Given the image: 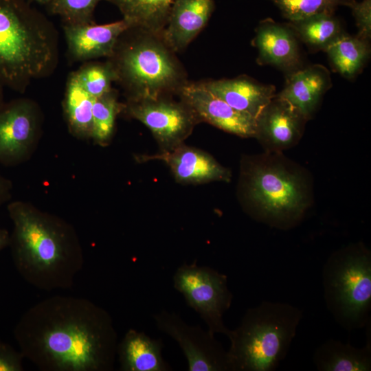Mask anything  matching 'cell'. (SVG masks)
<instances>
[{"label":"cell","mask_w":371,"mask_h":371,"mask_svg":"<svg viewBox=\"0 0 371 371\" xmlns=\"http://www.w3.org/2000/svg\"><path fill=\"white\" fill-rule=\"evenodd\" d=\"M24 358L44 371H111L117 333L110 314L82 297L54 295L27 310L14 329Z\"/></svg>","instance_id":"obj_1"},{"label":"cell","mask_w":371,"mask_h":371,"mask_svg":"<svg viewBox=\"0 0 371 371\" xmlns=\"http://www.w3.org/2000/svg\"><path fill=\"white\" fill-rule=\"evenodd\" d=\"M8 210L13 223L9 246L21 276L45 291L71 288L84 265L73 227L23 202L10 203Z\"/></svg>","instance_id":"obj_2"},{"label":"cell","mask_w":371,"mask_h":371,"mask_svg":"<svg viewBox=\"0 0 371 371\" xmlns=\"http://www.w3.org/2000/svg\"><path fill=\"white\" fill-rule=\"evenodd\" d=\"M54 24L26 0H0V82L23 93L58 63Z\"/></svg>","instance_id":"obj_3"},{"label":"cell","mask_w":371,"mask_h":371,"mask_svg":"<svg viewBox=\"0 0 371 371\" xmlns=\"http://www.w3.org/2000/svg\"><path fill=\"white\" fill-rule=\"evenodd\" d=\"M302 318V311L288 303L264 301L248 308L227 337L230 370H276L285 358Z\"/></svg>","instance_id":"obj_4"},{"label":"cell","mask_w":371,"mask_h":371,"mask_svg":"<svg viewBox=\"0 0 371 371\" xmlns=\"http://www.w3.org/2000/svg\"><path fill=\"white\" fill-rule=\"evenodd\" d=\"M172 52L159 34L128 27L119 37L108 61L129 100L155 99L183 85Z\"/></svg>","instance_id":"obj_5"},{"label":"cell","mask_w":371,"mask_h":371,"mask_svg":"<svg viewBox=\"0 0 371 371\" xmlns=\"http://www.w3.org/2000/svg\"><path fill=\"white\" fill-rule=\"evenodd\" d=\"M324 297L335 320L350 331L370 322L371 254L361 243L332 254L322 270Z\"/></svg>","instance_id":"obj_6"},{"label":"cell","mask_w":371,"mask_h":371,"mask_svg":"<svg viewBox=\"0 0 371 371\" xmlns=\"http://www.w3.org/2000/svg\"><path fill=\"white\" fill-rule=\"evenodd\" d=\"M248 196L260 215L284 224L297 219L307 206L306 186L300 176L279 164L262 163L250 172Z\"/></svg>","instance_id":"obj_7"},{"label":"cell","mask_w":371,"mask_h":371,"mask_svg":"<svg viewBox=\"0 0 371 371\" xmlns=\"http://www.w3.org/2000/svg\"><path fill=\"white\" fill-rule=\"evenodd\" d=\"M173 286L187 304L197 313L212 334L229 336L231 330L223 322V315L230 308L233 295L225 274L196 262L183 263L173 275Z\"/></svg>","instance_id":"obj_8"},{"label":"cell","mask_w":371,"mask_h":371,"mask_svg":"<svg viewBox=\"0 0 371 371\" xmlns=\"http://www.w3.org/2000/svg\"><path fill=\"white\" fill-rule=\"evenodd\" d=\"M153 317L158 330L179 344L188 371H231L227 351L214 334L199 326L189 325L179 315L165 309Z\"/></svg>","instance_id":"obj_9"},{"label":"cell","mask_w":371,"mask_h":371,"mask_svg":"<svg viewBox=\"0 0 371 371\" xmlns=\"http://www.w3.org/2000/svg\"><path fill=\"white\" fill-rule=\"evenodd\" d=\"M124 108L150 130L164 150L181 144L190 134L197 118L186 104L160 98L129 100Z\"/></svg>","instance_id":"obj_10"},{"label":"cell","mask_w":371,"mask_h":371,"mask_svg":"<svg viewBox=\"0 0 371 371\" xmlns=\"http://www.w3.org/2000/svg\"><path fill=\"white\" fill-rule=\"evenodd\" d=\"M36 104L20 98L0 106V163L19 161L33 143L38 128Z\"/></svg>","instance_id":"obj_11"},{"label":"cell","mask_w":371,"mask_h":371,"mask_svg":"<svg viewBox=\"0 0 371 371\" xmlns=\"http://www.w3.org/2000/svg\"><path fill=\"white\" fill-rule=\"evenodd\" d=\"M179 91L184 103L197 118L240 137L256 136V118L232 108L209 91L203 83L183 85Z\"/></svg>","instance_id":"obj_12"},{"label":"cell","mask_w":371,"mask_h":371,"mask_svg":"<svg viewBox=\"0 0 371 371\" xmlns=\"http://www.w3.org/2000/svg\"><path fill=\"white\" fill-rule=\"evenodd\" d=\"M306 120L290 102L276 95L256 117L255 137L267 150L280 151L298 141Z\"/></svg>","instance_id":"obj_13"},{"label":"cell","mask_w":371,"mask_h":371,"mask_svg":"<svg viewBox=\"0 0 371 371\" xmlns=\"http://www.w3.org/2000/svg\"><path fill=\"white\" fill-rule=\"evenodd\" d=\"M129 25L124 19L106 24H63L67 54L74 61L109 58L120 35Z\"/></svg>","instance_id":"obj_14"},{"label":"cell","mask_w":371,"mask_h":371,"mask_svg":"<svg viewBox=\"0 0 371 371\" xmlns=\"http://www.w3.org/2000/svg\"><path fill=\"white\" fill-rule=\"evenodd\" d=\"M146 159L165 161L176 180L183 183H202L214 181H229L230 171L209 154L181 144Z\"/></svg>","instance_id":"obj_15"},{"label":"cell","mask_w":371,"mask_h":371,"mask_svg":"<svg viewBox=\"0 0 371 371\" xmlns=\"http://www.w3.org/2000/svg\"><path fill=\"white\" fill-rule=\"evenodd\" d=\"M214 0H175L160 34L173 52L185 48L207 23Z\"/></svg>","instance_id":"obj_16"},{"label":"cell","mask_w":371,"mask_h":371,"mask_svg":"<svg viewBox=\"0 0 371 371\" xmlns=\"http://www.w3.org/2000/svg\"><path fill=\"white\" fill-rule=\"evenodd\" d=\"M203 84L232 108L256 119L275 97L273 86L260 84L248 78L212 80Z\"/></svg>","instance_id":"obj_17"},{"label":"cell","mask_w":371,"mask_h":371,"mask_svg":"<svg viewBox=\"0 0 371 371\" xmlns=\"http://www.w3.org/2000/svg\"><path fill=\"white\" fill-rule=\"evenodd\" d=\"M259 63L284 70L297 67L300 63L298 45L290 28L271 20L262 21L254 40Z\"/></svg>","instance_id":"obj_18"},{"label":"cell","mask_w":371,"mask_h":371,"mask_svg":"<svg viewBox=\"0 0 371 371\" xmlns=\"http://www.w3.org/2000/svg\"><path fill=\"white\" fill-rule=\"evenodd\" d=\"M161 339H153L144 332L130 328L117 344V355L122 371H168L171 367L162 355Z\"/></svg>","instance_id":"obj_19"},{"label":"cell","mask_w":371,"mask_h":371,"mask_svg":"<svg viewBox=\"0 0 371 371\" xmlns=\"http://www.w3.org/2000/svg\"><path fill=\"white\" fill-rule=\"evenodd\" d=\"M330 85L326 68L315 65L292 73L277 96L290 102L308 120Z\"/></svg>","instance_id":"obj_20"},{"label":"cell","mask_w":371,"mask_h":371,"mask_svg":"<svg viewBox=\"0 0 371 371\" xmlns=\"http://www.w3.org/2000/svg\"><path fill=\"white\" fill-rule=\"evenodd\" d=\"M313 361L319 371L371 370L370 339L361 348L328 339L315 350Z\"/></svg>","instance_id":"obj_21"},{"label":"cell","mask_w":371,"mask_h":371,"mask_svg":"<svg viewBox=\"0 0 371 371\" xmlns=\"http://www.w3.org/2000/svg\"><path fill=\"white\" fill-rule=\"evenodd\" d=\"M120 10L130 27L161 34L175 0H107Z\"/></svg>","instance_id":"obj_22"},{"label":"cell","mask_w":371,"mask_h":371,"mask_svg":"<svg viewBox=\"0 0 371 371\" xmlns=\"http://www.w3.org/2000/svg\"><path fill=\"white\" fill-rule=\"evenodd\" d=\"M94 100L82 87L74 72H71L66 84L63 109L69 128L74 135L91 137Z\"/></svg>","instance_id":"obj_23"},{"label":"cell","mask_w":371,"mask_h":371,"mask_svg":"<svg viewBox=\"0 0 371 371\" xmlns=\"http://www.w3.org/2000/svg\"><path fill=\"white\" fill-rule=\"evenodd\" d=\"M336 70L352 78L363 67L370 54L368 41L359 36H339L325 50Z\"/></svg>","instance_id":"obj_24"},{"label":"cell","mask_w":371,"mask_h":371,"mask_svg":"<svg viewBox=\"0 0 371 371\" xmlns=\"http://www.w3.org/2000/svg\"><path fill=\"white\" fill-rule=\"evenodd\" d=\"M297 35L309 46L326 50L343 32L333 13H319L291 22Z\"/></svg>","instance_id":"obj_25"},{"label":"cell","mask_w":371,"mask_h":371,"mask_svg":"<svg viewBox=\"0 0 371 371\" xmlns=\"http://www.w3.org/2000/svg\"><path fill=\"white\" fill-rule=\"evenodd\" d=\"M124 109L120 104L115 91L111 89L106 93L95 98L92 111L91 137L100 144L110 139L117 115Z\"/></svg>","instance_id":"obj_26"},{"label":"cell","mask_w":371,"mask_h":371,"mask_svg":"<svg viewBox=\"0 0 371 371\" xmlns=\"http://www.w3.org/2000/svg\"><path fill=\"white\" fill-rule=\"evenodd\" d=\"M74 72L82 87L95 98L112 89L111 84L117 79L115 72L109 61H87Z\"/></svg>","instance_id":"obj_27"},{"label":"cell","mask_w":371,"mask_h":371,"mask_svg":"<svg viewBox=\"0 0 371 371\" xmlns=\"http://www.w3.org/2000/svg\"><path fill=\"white\" fill-rule=\"evenodd\" d=\"M283 16L291 22L302 20L314 14L333 13L335 8L347 0H271Z\"/></svg>","instance_id":"obj_28"},{"label":"cell","mask_w":371,"mask_h":371,"mask_svg":"<svg viewBox=\"0 0 371 371\" xmlns=\"http://www.w3.org/2000/svg\"><path fill=\"white\" fill-rule=\"evenodd\" d=\"M102 0H52L49 11L60 17L65 25L93 23V12Z\"/></svg>","instance_id":"obj_29"},{"label":"cell","mask_w":371,"mask_h":371,"mask_svg":"<svg viewBox=\"0 0 371 371\" xmlns=\"http://www.w3.org/2000/svg\"><path fill=\"white\" fill-rule=\"evenodd\" d=\"M344 5L352 10L359 29L357 36L368 41L371 36V0H363L361 2L347 1Z\"/></svg>","instance_id":"obj_30"},{"label":"cell","mask_w":371,"mask_h":371,"mask_svg":"<svg viewBox=\"0 0 371 371\" xmlns=\"http://www.w3.org/2000/svg\"><path fill=\"white\" fill-rule=\"evenodd\" d=\"M24 356L10 344L0 340V371L23 370Z\"/></svg>","instance_id":"obj_31"},{"label":"cell","mask_w":371,"mask_h":371,"mask_svg":"<svg viewBox=\"0 0 371 371\" xmlns=\"http://www.w3.org/2000/svg\"><path fill=\"white\" fill-rule=\"evenodd\" d=\"M10 234L5 229H0V251L9 246Z\"/></svg>","instance_id":"obj_32"},{"label":"cell","mask_w":371,"mask_h":371,"mask_svg":"<svg viewBox=\"0 0 371 371\" xmlns=\"http://www.w3.org/2000/svg\"><path fill=\"white\" fill-rule=\"evenodd\" d=\"M9 188L8 181L0 177V202L8 196Z\"/></svg>","instance_id":"obj_33"},{"label":"cell","mask_w":371,"mask_h":371,"mask_svg":"<svg viewBox=\"0 0 371 371\" xmlns=\"http://www.w3.org/2000/svg\"><path fill=\"white\" fill-rule=\"evenodd\" d=\"M41 5H48L52 0H32Z\"/></svg>","instance_id":"obj_34"},{"label":"cell","mask_w":371,"mask_h":371,"mask_svg":"<svg viewBox=\"0 0 371 371\" xmlns=\"http://www.w3.org/2000/svg\"><path fill=\"white\" fill-rule=\"evenodd\" d=\"M3 86V85L0 82V106L3 104V90H2V87Z\"/></svg>","instance_id":"obj_35"}]
</instances>
